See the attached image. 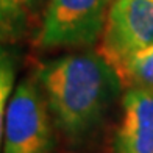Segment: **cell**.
<instances>
[{
  "mask_svg": "<svg viewBox=\"0 0 153 153\" xmlns=\"http://www.w3.org/2000/svg\"><path fill=\"white\" fill-rule=\"evenodd\" d=\"M25 0H0V42H10L24 33L27 25Z\"/></svg>",
  "mask_w": 153,
  "mask_h": 153,
  "instance_id": "52a82bcc",
  "label": "cell"
},
{
  "mask_svg": "<svg viewBox=\"0 0 153 153\" xmlns=\"http://www.w3.org/2000/svg\"><path fill=\"white\" fill-rule=\"evenodd\" d=\"M113 0H48L36 42L41 48L91 47L102 38Z\"/></svg>",
  "mask_w": 153,
  "mask_h": 153,
  "instance_id": "7a4b0ae2",
  "label": "cell"
},
{
  "mask_svg": "<svg viewBox=\"0 0 153 153\" xmlns=\"http://www.w3.org/2000/svg\"><path fill=\"white\" fill-rule=\"evenodd\" d=\"M52 117L38 80L25 78L11 94L2 153H50Z\"/></svg>",
  "mask_w": 153,
  "mask_h": 153,
  "instance_id": "3957f363",
  "label": "cell"
},
{
  "mask_svg": "<svg viewBox=\"0 0 153 153\" xmlns=\"http://www.w3.org/2000/svg\"><path fill=\"white\" fill-rule=\"evenodd\" d=\"M36 80L58 128L69 137L88 134L113 105L122 81L99 50L44 62Z\"/></svg>",
  "mask_w": 153,
  "mask_h": 153,
  "instance_id": "6da1fadb",
  "label": "cell"
},
{
  "mask_svg": "<svg viewBox=\"0 0 153 153\" xmlns=\"http://www.w3.org/2000/svg\"><path fill=\"white\" fill-rule=\"evenodd\" d=\"M116 153H153V94L127 89L114 137Z\"/></svg>",
  "mask_w": 153,
  "mask_h": 153,
  "instance_id": "5b68a950",
  "label": "cell"
},
{
  "mask_svg": "<svg viewBox=\"0 0 153 153\" xmlns=\"http://www.w3.org/2000/svg\"><path fill=\"white\" fill-rule=\"evenodd\" d=\"M125 89H142L153 94V44L134 53L117 69Z\"/></svg>",
  "mask_w": 153,
  "mask_h": 153,
  "instance_id": "8992f818",
  "label": "cell"
},
{
  "mask_svg": "<svg viewBox=\"0 0 153 153\" xmlns=\"http://www.w3.org/2000/svg\"><path fill=\"white\" fill-rule=\"evenodd\" d=\"M150 44H153V0H113L99 52L116 72Z\"/></svg>",
  "mask_w": 153,
  "mask_h": 153,
  "instance_id": "277c9868",
  "label": "cell"
},
{
  "mask_svg": "<svg viewBox=\"0 0 153 153\" xmlns=\"http://www.w3.org/2000/svg\"><path fill=\"white\" fill-rule=\"evenodd\" d=\"M16 76V64L13 53L0 45V153L3 149V134H5V119L10 97L13 94Z\"/></svg>",
  "mask_w": 153,
  "mask_h": 153,
  "instance_id": "ba28073f",
  "label": "cell"
},
{
  "mask_svg": "<svg viewBox=\"0 0 153 153\" xmlns=\"http://www.w3.org/2000/svg\"><path fill=\"white\" fill-rule=\"evenodd\" d=\"M48 0H25V3H27V11L31 13V14H36V13L41 11V8H45V5H47Z\"/></svg>",
  "mask_w": 153,
  "mask_h": 153,
  "instance_id": "9c48e42d",
  "label": "cell"
}]
</instances>
